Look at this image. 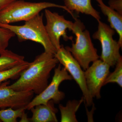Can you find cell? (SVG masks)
Here are the masks:
<instances>
[{"label":"cell","mask_w":122,"mask_h":122,"mask_svg":"<svg viewBox=\"0 0 122 122\" xmlns=\"http://www.w3.org/2000/svg\"><path fill=\"white\" fill-rule=\"evenodd\" d=\"M58 63L54 54L45 51L30 62L17 81L9 86L17 91H32L39 94L48 86L51 72Z\"/></svg>","instance_id":"1"},{"label":"cell","mask_w":122,"mask_h":122,"mask_svg":"<svg viewBox=\"0 0 122 122\" xmlns=\"http://www.w3.org/2000/svg\"><path fill=\"white\" fill-rule=\"evenodd\" d=\"M55 7L65 10L72 16L73 13L65 5H60L49 2H32L23 0H15L0 11V23L10 24L11 23L28 20L44 9Z\"/></svg>","instance_id":"2"},{"label":"cell","mask_w":122,"mask_h":122,"mask_svg":"<svg viewBox=\"0 0 122 122\" xmlns=\"http://www.w3.org/2000/svg\"><path fill=\"white\" fill-rule=\"evenodd\" d=\"M71 31L75 35V43L71 47L65 48L77 61L82 68L86 70L90 63L99 59L97 49L95 48L89 30L85 29L83 22L77 18L75 19Z\"/></svg>","instance_id":"3"},{"label":"cell","mask_w":122,"mask_h":122,"mask_svg":"<svg viewBox=\"0 0 122 122\" xmlns=\"http://www.w3.org/2000/svg\"><path fill=\"white\" fill-rule=\"evenodd\" d=\"M43 14H38L21 25L0 23V26L9 30L17 36L19 41L30 40L39 43L45 52L55 54L57 50L51 43L43 21Z\"/></svg>","instance_id":"4"},{"label":"cell","mask_w":122,"mask_h":122,"mask_svg":"<svg viewBox=\"0 0 122 122\" xmlns=\"http://www.w3.org/2000/svg\"><path fill=\"white\" fill-rule=\"evenodd\" d=\"M97 21V30L93 34L92 37L98 40L101 44L102 51L100 59L110 67H114L122 56L119 52L121 47L118 42L113 38L115 30L100 20Z\"/></svg>","instance_id":"5"},{"label":"cell","mask_w":122,"mask_h":122,"mask_svg":"<svg viewBox=\"0 0 122 122\" xmlns=\"http://www.w3.org/2000/svg\"><path fill=\"white\" fill-rule=\"evenodd\" d=\"M72 76L64 67L62 68L61 64L58 65L54 70V74L49 85L39 94L33 98L25 107V110H30L31 108L40 104H46L52 100L55 103H59L65 98V95L59 90V86L63 81H71Z\"/></svg>","instance_id":"6"},{"label":"cell","mask_w":122,"mask_h":122,"mask_svg":"<svg viewBox=\"0 0 122 122\" xmlns=\"http://www.w3.org/2000/svg\"><path fill=\"white\" fill-rule=\"evenodd\" d=\"M54 56L78 85L82 92L86 106L93 105V98L87 90L85 73L77 61L63 45H61Z\"/></svg>","instance_id":"7"},{"label":"cell","mask_w":122,"mask_h":122,"mask_svg":"<svg viewBox=\"0 0 122 122\" xmlns=\"http://www.w3.org/2000/svg\"><path fill=\"white\" fill-rule=\"evenodd\" d=\"M46 24V30L51 42L57 50L61 48L60 39L65 41L72 40L67 35V29L71 31L73 22L66 20L64 16L56 12H53L47 9L45 10Z\"/></svg>","instance_id":"8"},{"label":"cell","mask_w":122,"mask_h":122,"mask_svg":"<svg viewBox=\"0 0 122 122\" xmlns=\"http://www.w3.org/2000/svg\"><path fill=\"white\" fill-rule=\"evenodd\" d=\"M110 66L101 59L93 62L84 72L87 90L92 97L99 99L100 91L110 73Z\"/></svg>","instance_id":"9"},{"label":"cell","mask_w":122,"mask_h":122,"mask_svg":"<svg viewBox=\"0 0 122 122\" xmlns=\"http://www.w3.org/2000/svg\"><path fill=\"white\" fill-rule=\"evenodd\" d=\"M7 81L0 85V109L11 107L13 109L25 107L33 98L32 91H17L9 86Z\"/></svg>","instance_id":"10"},{"label":"cell","mask_w":122,"mask_h":122,"mask_svg":"<svg viewBox=\"0 0 122 122\" xmlns=\"http://www.w3.org/2000/svg\"><path fill=\"white\" fill-rule=\"evenodd\" d=\"M54 102L51 100L46 104H40L31 108L32 114L30 122H57L56 114L58 110L55 107Z\"/></svg>","instance_id":"11"},{"label":"cell","mask_w":122,"mask_h":122,"mask_svg":"<svg viewBox=\"0 0 122 122\" xmlns=\"http://www.w3.org/2000/svg\"><path fill=\"white\" fill-rule=\"evenodd\" d=\"M102 13L106 16L112 28L116 31L119 36L118 42L122 47V15L105 5L103 0H96Z\"/></svg>","instance_id":"12"},{"label":"cell","mask_w":122,"mask_h":122,"mask_svg":"<svg viewBox=\"0 0 122 122\" xmlns=\"http://www.w3.org/2000/svg\"><path fill=\"white\" fill-rule=\"evenodd\" d=\"M65 6L72 12L89 15L97 21L100 20V13L94 8L91 0H64Z\"/></svg>","instance_id":"13"},{"label":"cell","mask_w":122,"mask_h":122,"mask_svg":"<svg viewBox=\"0 0 122 122\" xmlns=\"http://www.w3.org/2000/svg\"><path fill=\"white\" fill-rule=\"evenodd\" d=\"M83 102H84V99L82 97L80 100H69L65 106L60 104L59 108L61 112V122H78L76 114Z\"/></svg>","instance_id":"14"},{"label":"cell","mask_w":122,"mask_h":122,"mask_svg":"<svg viewBox=\"0 0 122 122\" xmlns=\"http://www.w3.org/2000/svg\"><path fill=\"white\" fill-rule=\"evenodd\" d=\"M25 57L5 50L0 53V72L12 69L25 61Z\"/></svg>","instance_id":"15"},{"label":"cell","mask_w":122,"mask_h":122,"mask_svg":"<svg viewBox=\"0 0 122 122\" xmlns=\"http://www.w3.org/2000/svg\"><path fill=\"white\" fill-rule=\"evenodd\" d=\"M30 62H24L10 69L0 72V85L10 79L18 78L21 73L28 68Z\"/></svg>","instance_id":"16"},{"label":"cell","mask_w":122,"mask_h":122,"mask_svg":"<svg viewBox=\"0 0 122 122\" xmlns=\"http://www.w3.org/2000/svg\"><path fill=\"white\" fill-rule=\"evenodd\" d=\"M25 110V107L17 109L9 107L0 110V120L3 122H17V118L21 117Z\"/></svg>","instance_id":"17"},{"label":"cell","mask_w":122,"mask_h":122,"mask_svg":"<svg viewBox=\"0 0 122 122\" xmlns=\"http://www.w3.org/2000/svg\"><path fill=\"white\" fill-rule=\"evenodd\" d=\"M115 68L112 73H109L104 83V86L109 83H116L122 87V57L120 58L115 65Z\"/></svg>","instance_id":"18"},{"label":"cell","mask_w":122,"mask_h":122,"mask_svg":"<svg viewBox=\"0 0 122 122\" xmlns=\"http://www.w3.org/2000/svg\"><path fill=\"white\" fill-rule=\"evenodd\" d=\"M15 36L11 30L0 26V53L6 49L10 39Z\"/></svg>","instance_id":"19"},{"label":"cell","mask_w":122,"mask_h":122,"mask_svg":"<svg viewBox=\"0 0 122 122\" xmlns=\"http://www.w3.org/2000/svg\"><path fill=\"white\" fill-rule=\"evenodd\" d=\"M109 7L122 15V0H110Z\"/></svg>","instance_id":"20"},{"label":"cell","mask_w":122,"mask_h":122,"mask_svg":"<svg viewBox=\"0 0 122 122\" xmlns=\"http://www.w3.org/2000/svg\"><path fill=\"white\" fill-rule=\"evenodd\" d=\"M15 0H0V11Z\"/></svg>","instance_id":"21"},{"label":"cell","mask_w":122,"mask_h":122,"mask_svg":"<svg viewBox=\"0 0 122 122\" xmlns=\"http://www.w3.org/2000/svg\"><path fill=\"white\" fill-rule=\"evenodd\" d=\"M20 118L21 119L20 120V122H30L29 118L28 117L27 114H25V113H24L22 115Z\"/></svg>","instance_id":"22"},{"label":"cell","mask_w":122,"mask_h":122,"mask_svg":"<svg viewBox=\"0 0 122 122\" xmlns=\"http://www.w3.org/2000/svg\"><path fill=\"white\" fill-rule=\"evenodd\" d=\"M1 122V120H0V122Z\"/></svg>","instance_id":"23"}]
</instances>
